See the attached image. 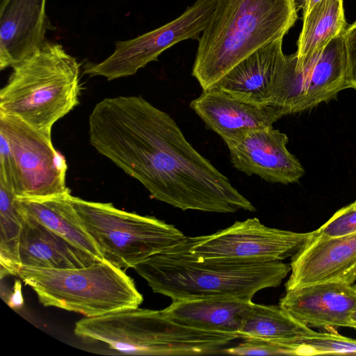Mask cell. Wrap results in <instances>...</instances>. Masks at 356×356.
<instances>
[{"label":"cell","instance_id":"obj_1","mask_svg":"<svg viewBox=\"0 0 356 356\" xmlns=\"http://www.w3.org/2000/svg\"><path fill=\"white\" fill-rule=\"evenodd\" d=\"M88 134L100 154L159 201L183 211H256L188 143L173 118L141 96L99 102L89 115Z\"/></svg>","mask_w":356,"mask_h":356},{"label":"cell","instance_id":"obj_2","mask_svg":"<svg viewBox=\"0 0 356 356\" xmlns=\"http://www.w3.org/2000/svg\"><path fill=\"white\" fill-rule=\"evenodd\" d=\"M132 268L153 292L172 301L200 298L251 301L258 291L280 285L291 272L290 264L282 261L204 258L179 244Z\"/></svg>","mask_w":356,"mask_h":356},{"label":"cell","instance_id":"obj_3","mask_svg":"<svg viewBox=\"0 0 356 356\" xmlns=\"http://www.w3.org/2000/svg\"><path fill=\"white\" fill-rule=\"evenodd\" d=\"M297 10L294 0H216L192 70L202 90L213 88L257 49L284 38Z\"/></svg>","mask_w":356,"mask_h":356},{"label":"cell","instance_id":"obj_4","mask_svg":"<svg viewBox=\"0 0 356 356\" xmlns=\"http://www.w3.org/2000/svg\"><path fill=\"white\" fill-rule=\"evenodd\" d=\"M74 334L129 355L222 354L233 334L197 330L177 323L162 310L129 307L78 321Z\"/></svg>","mask_w":356,"mask_h":356},{"label":"cell","instance_id":"obj_5","mask_svg":"<svg viewBox=\"0 0 356 356\" xmlns=\"http://www.w3.org/2000/svg\"><path fill=\"white\" fill-rule=\"evenodd\" d=\"M13 70L0 90V113L51 135L54 124L79 103L80 64L61 44L47 41Z\"/></svg>","mask_w":356,"mask_h":356},{"label":"cell","instance_id":"obj_6","mask_svg":"<svg viewBox=\"0 0 356 356\" xmlns=\"http://www.w3.org/2000/svg\"><path fill=\"white\" fill-rule=\"evenodd\" d=\"M45 307L94 317L138 307L143 298L124 270L102 260L80 268L21 266L17 275Z\"/></svg>","mask_w":356,"mask_h":356},{"label":"cell","instance_id":"obj_7","mask_svg":"<svg viewBox=\"0 0 356 356\" xmlns=\"http://www.w3.org/2000/svg\"><path fill=\"white\" fill-rule=\"evenodd\" d=\"M86 232L103 260L116 268H133L148 257L181 243L186 236L174 225L153 216H141L69 195Z\"/></svg>","mask_w":356,"mask_h":356},{"label":"cell","instance_id":"obj_8","mask_svg":"<svg viewBox=\"0 0 356 356\" xmlns=\"http://www.w3.org/2000/svg\"><path fill=\"white\" fill-rule=\"evenodd\" d=\"M67 165L51 135L20 119L0 113V183L19 198H42L70 193Z\"/></svg>","mask_w":356,"mask_h":356},{"label":"cell","instance_id":"obj_9","mask_svg":"<svg viewBox=\"0 0 356 356\" xmlns=\"http://www.w3.org/2000/svg\"><path fill=\"white\" fill-rule=\"evenodd\" d=\"M343 33L333 38L309 60L296 63V54L286 55L273 104L287 115L315 107L352 88Z\"/></svg>","mask_w":356,"mask_h":356},{"label":"cell","instance_id":"obj_10","mask_svg":"<svg viewBox=\"0 0 356 356\" xmlns=\"http://www.w3.org/2000/svg\"><path fill=\"white\" fill-rule=\"evenodd\" d=\"M216 0H196L180 16L134 39L118 41L113 52L98 63H88L84 74L108 81L134 75L177 43L197 40L213 14Z\"/></svg>","mask_w":356,"mask_h":356},{"label":"cell","instance_id":"obj_11","mask_svg":"<svg viewBox=\"0 0 356 356\" xmlns=\"http://www.w3.org/2000/svg\"><path fill=\"white\" fill-rule=\"evenodd\" d=\"M313 235L314 231L300 233L269 227L253 218L209 235L186 236L179 245L204 258L282 261L296 254Z\"/></svg>","mask_w":356,"mask_h":356},{"label":"cell","instance_id":"obj_12","mask_svg":"<svg viewBox=\"0 0 356 356\" xmlns=\"http://www.w3.org/2000/svg\"><path fill=\"white\" fill-rule=\"evenodd\" d=\"M232 165L248 176L256 175L270 183L298 182L305 171L287 149L289 138L268 127L241 133L223 140Z\"/></svg>","mask_w":356,"mask_h":356},{"label":"cell","instance_id":"obj_13","mask_svg":"<svg viewBox=\"0 0 356 356\" xmlns=\"http://www.w3.org/2000/svg\"><path fill=\"white\" fill-rule=\"evenodd\" d=\"M286 291L327 282L356 280V232L323 238L314 235L291 259Z\"/></svg>","mask_w":356,"mask_h":356},{"label":"cell","instance_id":"obj_14","mask_svg":"<svg viewBox=\"0 0 356 356\" xmlns=\"http://www.w3.org/2000/svg\"><path fill=\"white\" fill-rule=\"evenodd\" d=\"M206 127L222 140L248 131L272 127L287 115L281 107L245 102L216 88L202 90L190 103Z\"/></svg>","mask_w":356,"mask_h":356},{"label":"cell","instance_id":"obj_15","mask_svg":"<svg viewBox=\"0 0 356 356\" xmlns=\"http://www.w3.org/2000/svg\"><path fill=\"white\" fill-rule=\"evenodd\" d=\"M356 305L354 284L327 282L287 290L279 305L308 327H348Z\"/></svg>","mask_w":356,"mask_h":356},{"label":"cell","instance_id":"obj_16","mask_svg":"<svg viewBox=\"0 0 356 356\" xmlns=\"http://www.w3.org/2000/svg\"><path fill=\"white\" fill-rule=\"evenodd\" d=\"M47 0H3L0 8V69L13 67L47 41Z\"/></svg>","mask_w":356,"mask_h":356},{"label":"cell","instance_id":"obj_17","mask_svg":"<svg viewBox=\"0 0 356 356\" xmlns=\"http://www.w3.org/2000/svg\"><path fill=\"white\" fill-rule=\"evenodd\" d=\"M283 38L257 49L231 69L213 87L248 102L273 105L286 60Z\"/></svg>","mask_w":356,"mask_h":356},{"label":"cell","instance_id":"obj_18","mask_svg":"<svg viewBox=\"0 0 356 356\" xmlns=\"http://www.w3.org/2000/svg\"><path fill=\"white\" fill-rule=\"evenodd\" d=\"M21 212L24 217L19 244L21 266L80 268L102 261L74 245L29 214Z\"/></svg>","mask_w":356,"mask_h":356},{"label":"cell","instance_id":"obj_19","mask_svg":"<svg viewBox=\"0 0 356 356\" xmlns=\"http://www.w3.org/2000/svg\"><path fill=\"white\" fill-rule=\"evenodd\" d=\"M251 302L235 298L181 300L172 301L162 311L170 319L185 326L238 336Z\"/></svg>","mask_w":356,"mask_h":356},{"label":"cell","instance_id":"obj_20","mask_svg":"<svg viewBox=\"0 0 356 356\" xmlns=\"http://www.w3.org/2000/svg\"><path fill=\"white\" fill-rule=\"evenodd\" d=\"M70 194L42 198L17 197V202L22 211L77 247L103 260L69 200Z\"/></svg>","mask_w":356,"mask_h":356},{"label":"cell","instance_id":"obj_21","mask_svg":"<svg viewBox=\"0 0 356 356\" xmlns=\"http://www.w3.org/2000/svg\"><path fill=\"white\" fill-rule=\"evenodd\" d=\"M316 331L300 323L280 305L250 302L238 332V339L293 343Z\"/></svg>","mask_w":356,"mask_h":356},{"label":"cell","instance_id":"obj_22","mask_svg":"<svg viewBox=\"0 0 356 356\" xmlns=\"http://www.w3.org/2000/svg\"><path fill=\"white\" fill-rule=\"evenodd\" d=\"M297 42L296 64L302 63L322 51L348 24L343 0H321L302 17Z\"/></svg>","mask_w":356,"mask_h":356},{"label":"cell","instance_id":"obj_23","mask_svg":"<svg viewBox=\"0 0 356 356\" xmlns=\"http://www.w3.org/2000/svg\"><path fill=\"white\" fill-rule=\"evenodd\" d=\"M23 223L16 195L0 183L1 278L7 275H17L21 267L19 244Z\"/></svg>","mask_w":356,"mask_h":356},{"label":"cell","instance_id":"obj_24","mask_svg":"<svg viewBox=\"0 0 356 356\" xmlns=\"http://www.w3.org/2000/svg\"><path fill=\"white\" fill-rule=\"evenodd\" d=\"M293 343L296 355H356V340L337 333L315 332Z\"/></svg>","mask_w":356,"mask_h":356},{"label":"cell","instance_id":"obj_25","mask_svg":"<svg viewBox=\"0 0 356 356\" xmlns=\"http://www.w3.org/2000/svg\"><path fill=\"white\" fill-rule=\"evenodd\" d=\"M223 354L234 355H296L292 343H278L261 339H245L234 346H229Z\"/></svg>","mask_w":356,"mask_h":356},{"label":"cell","instance_id":"obj_26","mask_svg":"<svg viewBox=\"0 0 356 356\" xmlns=\"http://www.w3.org/2000/svg\"><path fill=\"white\" fill-rule=\"evenodd\" d=\"M314 235L323 238L339 237L356 232V208L342 207L318 229Z\"/></svg>","mask_w":356,"mask_h":356},{"label":"cell","instance_id":"obj_27","mask_svg":"<svg viewBox=\"0 0 356 356\" xmlns=\"http://www.w3.org/2000/svg\"><path fill=\"white\" fill-rule=\"evenodd\" d=\"M343 35L347 49L351 88L356 90V20L347 26Z\"/></svg>","mask_w":356,"mask_h":356},{"label":"cell","instance_id":"obj_28","mask_svg":"<svg viewBox=\"0 0 356 356\" xmlns=\"http://www.w3.org/2000/svg\"><path fill=\"white\" fill-rule=\"evenodd\" d=\"M23 304L24 298L22 293V284L19 280H16L13 291L8 300V305L13 309H19L23 306Z\"/></svg>","mask_w":356,"mask_h":356},{"label":"cell","instance_id":"obj_29","mask_svg":"<svg viewBox=\"0 0 356 356\" xmlns=\"http://www.w3.org/2000/svg\"><path fill=\"white\" fill-rule=\"evenodd\" d=\"M354 285L356 289V284ZM348 327L356 329V305L349 317Z\"/></svg>","mask_w":356,"mask_h":356},{"label":"cell","instance_id":"obj_30","mask_svg":"<svg viewBox=\"0 0 356 356\" xmlns=\"http://www.w3.org/2000/svg\"><path fill=\"white\" fill-rule=\"evenodd\" d=\"M321 0H309L307 5L302 9V17L305 16L312 8V7Z\"/></svg>","mask_w":356,"mask_h":356},{"label":"cell","instance_id":"obj_31","mask_svg":"<svg viewBox=\"0 0 356 356\" xmlns=\"http://www.w3.org/2000/svg\"><path fill=\"white\" fill-rule=\"evenodd\" d=\"M352 207L356 208V200L350 204Z\"/></svg>","mask_w":356,"mask_h":356}]
</instances>
